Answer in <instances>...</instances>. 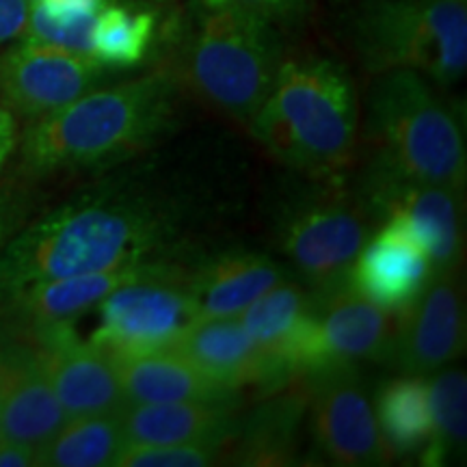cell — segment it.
<instances>
[{"mask_svg": "<svg viewBox=\"0 0 467 467\" xmlns=\"http://www.w3.org/2000/svg\"><path fill=\"white\" fill-rule=\"evenodd\" d=\"M31 0H0V46L22 37Z\"/></svg>", "mask_w": 467, "mask_h": 467, "instance_id": "4dcf8cb0", "label": "cell"}, {"mask_svg": "<svg viewBox=\"0 0 467 467\" xmlns=\"http://www.w3.org/2000/svg\"><path fill=\"white\" fill-rule=\"evenodd\" d=\"M35 342L0 344V437L37 452L66 424Z\"/></svg>", "mask_w": 467, "mask_h": 467, "instance_id": "9a60e30c", "label": "cell"}, {"mask_svg": "<svg viewBox=\"0 0 467 467\" xmlns=\"http://www.w3.org/2000/svg\"><path fill=\"white\" fill-rule=\"evenodd\" d=\"M368 200L383 221H392L420 243L435 273L463 265V191L413 182L372 167Z\"/></svg>", "mask_w": 467, "mask_h": 467, "instance_id": "8fae6325", "label": "cell"}, {"mask_svg": "<svg viewBox=\"0 0 467 467\" xmlns=\"http://www.w3.org/2000/svg\"><path fill=\"white\" fill-rule=\"evenodd\" d=\"M312 307L329 368L383 364L392 358L396 314L366 299L348 282L314 292Z\"/></svg>", "mask_w": 467, "mask_h": 467, "instance_id": "2e32d148", "label": "cell"}, {"mask_svg": "<svg viewBox=\"0 0 467 467\" xmlns=\"http://www.w3.org/2000/svg\"><path fill=\"white\" fill-rule=\"evenodd\" d=\"M431 277L429 255L392 221H385L381 232L364 243L348 271V284L359 295L394 314L416 301Z\"/></svg>", "mask_w": 467, "mask_h": 467, "instance_id": "e0dca14e", "label": "cell"}, {"mask_svg": "<svg viewBox=\"0 0 467 467\" xmlns=\"http://www.w3.org/2000/svg\"><path fill=\"white\" fill-rule=\"evenodd\" d=\"M104 78L91 55L22 42L0 57V102L25 119H42L78 100Z\"/></svg>", "mask_w": 467, "mask_h": 467, "instance_id": "7c38bea8", "label": "cell"}, {"mask_svg": "<svg viewBox=\"0 0 467 467\" xmlns=\"http://www.w3.org/2000/svg\"><path fill=\"white\" fill-rule=\"evenodd\" d=\"M307 409V389L282 392L266 405L255 409L238 448V463L275 467L295 463L299 431Z\"/></svg>", "mask_w": 467, "mask_h": 467, "instance_id": "603a6c76", "label": "cell"}, {"mask_svg": "<svg viewBox=\"0 0 467 467\" xmlns=\"http://www.w3.org/2000/svg\"><path fill=\"white\" fill-rule=\"evenodd\" d=\"M282 268L258 254H225L189 279L197 320L236 318L282 282Z\"/></svg>", "mask_w": 467, "mask_h": 467, "instance_id": "44dd1931", "label": "cell"}, {"mask_svg": "<svg viewBox=\"0 0 467 467\" xmlns=\"http://www.w3.org/2000/svg\"><path fill=\"white\" fill-rule=\"evenodd\" d=\"M31 340L39 348L46 375L67 418L113 413L126 407L115 359L78 337L74 325L33 331Z\"/></svg>", "mask_w": 467, "mask_h": 467, "instance_id": "5bb4252c", "label": "cell"}, {"mask_svg": "<svg viewBox=\"0 0 467 467\" xmlns=\"http://www.w3.org/2000/svg\"><path fill=\"white\" fill-rule=\"evenodd\" d=\"M306 0H202L208 9H241L265 17L268 22L285 20L299 14Z\"/></svg>", "mask_w": 467, "mask_h": 467, "instance_id": "f1b7e54d", "label": "cell"}, {"mask_svg": "<svg viewBox=\"0 0 467 467\" xmlns=\"http://www.w3.org/2000/svg\"><path fill=\"white\" fill-rule=\"evenodd\" d=\"M173 91V78L165 72L87 91L67 107L31 121L22 141L26 169L52 173L130 156L167 126Z\"/></svg>", "mask_w": 467, "mask_h": 467, "instance_id": "3957f363", "label": "cell"}, {"mask_svg": "<svg viewBox=\"0 0 467 467\" xmlns=\"http://www.w3.org/2000/svg\"><path fill=\"white\" fill-rule=\"evenodd\" d=\"M372 167L413 182L465 189L467 151L457 117L424 76L409 69L379 74L368 98Z\"/></svg>", "mask_w": 467, "mask_h": 467, "instance_id": "277c9868", "label": "cell"}, {"mask_svg": "<svg viewBox=\"0 0 467 467\" xmlns=\"http://www.w3.org/2000/svg\"><path fill=\"white\" fill-rule=\"evenodd\" d=\"M171 350L230 392L249 385L268 392L265 358L238 318H206L192 323Z\"/></svg>", "mask_w": 467, "mask_h": 467, "instance_id": "ac0fdd59", "label": "cell"}, {"mask_svg": "<svg viewBox=\"0 0 467 467\" xmlns=\"http://www.w3.org/2000/svg\"><path fill=\"white\" fill-rule=\"evenodd\" d=\"M279 63L271 22L241 9H208L186 44L182 78L210 107L251 126Z\"/></svg>", "mask_w": 467, "mask_h": 467, "instance_id": "5b68a950", "label": "cell"}, {"mask_svg": "<svg viewBox=\"0 0 467 467\" xmlns=\"http://www.w3.org/2000/svg\"><path fill=\"white\" fill-rule=\"evenodd\" d=\"M431 431L420 452L422 465L440 467L465 446L467 437V377L463 370H435L426 379Z\"/></svg>", "mask_w": 467, "mask_h": 467, "instance_id": "484cf974", "label": "cell"}, {"mask_svg": "<svg viewBox=\"0 0 467 467\" xmlns=\"http://www.w3.org/2000/svg\"><path fill=\"white\" fill-rule=\"evenodd\" d=\"M210 443H132L124 441L113 467H208L219 461Z\"/></svg>", "mask_w": 467, "mask_h": 467, "instance_id": "83f0119b", "label": "cell"}, {"mask_svg": "<svg viewBox=\"0 0 467 467\" xmlns=\"http://www.w3.org/2000/svg\"><path fill=\"white\" fill-rule=\"evenodd\" d=\"M353 42L368 72L409 69L454 85L467 69L465 0H364Z\"/></svg>", "mask_w": 467, "mask_h": 467, "instance_id": "8992f818", "label": "cell"}, {"mask_svg": "<svg viewBox=\"0 0 467 467\" xmlns=\"http://www.w3.org/2000/svg\"><path fill=\"white\" fill-rule=\"evenodd\" d=\"M57 20H96L110 0H33Z\"/></svg>", "mask_w": 467, "mask_h": 467, "instance_id": "f546056e", "label": "cell"}, {"mask_svg": "<svg viewBox=\"0 0 467 467\" xmlns=\"http://www.w3.org/2000/svg\"><path fill=\"white\" fill-rule=\"evenodd\" d=\"M156 16L128 5H107L91 33V57L104 67H132L148 57L156 35Z\"/></svg>", "mask_w": 467, "mask_h": 467, "instance_id": "4316f807", "label": "cell"}, {"mask_svg": "<svg viewBox=\"0 0 467 467\" xmlns=\"http://www.w3.org/2000/svg\"><path fill=\"white\" fill-rule=\"evenodd\" d=\"M121 411V409H119ZM119 411L67 418L58 433L37 452L46 467H107L124 446Z\"/></svg>", "mask_w": 467, "mask_h": 467, "instance_id": "d4e9b609", "label": "cell"}, {"mask_svg": "<svg viewBox=\"0 0 467 467\" xmlns=\"http://www.w3.org/2000/svg\"><path fill=\"white\" fill-rule=\"evenodd\" d=\"M236 318L265 358L268 394L329 368L312 296L296 284L279 282Z\"/></svg>", "mask_w": 467, "mask_h": 467, "instance_id": "30bf717a", "label": "cell"}, {"mask_svg": "<svg viewBox=\"0 0 467 467\" xmlns=\"http://www.w3.org/2000/svg\"><path fill=\"white\" fill-rule=\"evenodd\" d=\"M167 238V219L141 200L69 203L5 244L0 296L48 279L151 265Z\"/></svg>", "mask_w": 467, "mask_h": 467, "instance_id": "6da1fadb", "label": "cell"}, {"mask_svg": "<svg viewBox=\"0 0 467 467\" xmlns=\"http://www.w3.org/2000/svg\"><path fill=\"white\" fill-rule=\"evenodd\" d=\"M98 309L100 317L89 342L107 350L110 358L167 350L197 323L189 282H182L173 268L161 262L141 266Z\"/></svg>", "mask_w": 467, "mask_h": 467, "instance_id": "52a82bcc", "label": "cell"}, {"mask_svg": "<svg viewBox=\"0 0 467 467\" xmlns=\"http://www.w3.org/2000/svg\"><path fill=\"white\" fill-rule=\"evenodd\" d=\"M465 329L459 271L435 273L418 299L396 312L389 361L405 375H431L465 353Z\"/></svg>", "mask_w": 467, "mask_h": 467, "instance_id": "4fadbf2b", "label": "cell"}, {"mask_svg": "<svg viewBox=\"0 0 467 467\" xmlns=\"http://www.w3.org/2000/svg\"><path fill=\"white\" fill-rule=\"evenodd\" d=\"M16 210L11 208V202L5 195H0V254H3L5 243H7L9 232L14 230Z\"/></svg>", "mask_w": 467, "mask_h": 467, "instance_id": "836d02e7", "label": "cell"}, {"mask_svg": "<svg viewBox=\"0 0 467 467\" xmlns=\"http://www.w3.org/2000/svg\"><path fill=\"white\" fill-rule=\"evenodd\" d=\"M37 465L35 452L31 448L0 437V467H31Z\"/></svg>", "mask_w": 467, "mask_h": 467, "instance_id": "d6a6232c", "label": "cell"}, {"mask_svg": "<svg viewBox=\"0 0 467 467\" xmlns=\"http://www.w3.org/2000/svg\"><path fill=\"white\" fill-rule=\"evenodd\" d=\"M358 98L347 69L325 57L282 61L251 132L284 165L336 184L355 154Z\"/></svg>", "mask_w": 467, "mask_h": 467, "instance_id": "7a4b0ae2", "label": "cell"}, {"mask_svg": "<svg viewBox=\"0 0 467 467\" xmlns=\"http://www.w3.org/2000/svg\"><path fill=\"white\" fill-rule=\"evenodd\" d=\"M124 440L132 443H210L236 435L234 402H143L119 411Z\"/></svg>", "mask_w": 467, "mask_h": 467, "instance_id": "d6986e66", "label": "cell"}, {"mask_svg": "<svg viewBox=\"0 0 467 467\" xmlns=\"http://www.w3.org/2000/svg\"><path fill=\"white\" fill-rule=\"evenodd\" d=\"M126 405L143 402H234L236 392L221 388L175 350L113 358Z\"/></svg>", "mask_w": 467, "mask_h": 467, "instance_id": "ffe728a7", "label": "cell"}, {"mask_svg": "<svg viewBox=\"0 0 467 467\" xmlns=\"http://www.w3.org/2000/svg\"><path fill=\"white\" fill-rule=\"evenodd\" d=\"M375 418L392 457L422 452L431 431L426 379L405 375L383 383L377 394Z\"/></svg>", "mask_w": 467, "mask_h": 467, "instance_id": "cb8c5ba5", "label": "cell"}, {"mask_svg": "<svg viewBox=\"0 0 467 467\" xmlns=\"http://www.w3.org/2000/svg\"><path fill=\"white\" fill-rule=\"evenodd\" d=\"M368 241L361 208L342 191H320L290 210L282 249L317 290L348 282V271Z\"/></svg>", "mask_w": 467, "mask_h": 467, "instance_id": "ba28073f", "label": "cell"}, {"mask_svg": "<svg viewBox=\"0 0 467 467\" xmlns=\"http://www.w3.org/2000/svg\"><path fill=\"white\" fill-rule=\"evenodd\" d=\"M17 143V128H16V119L14 113L0 102V173H3L5 165L14 154Z\"/></svg>", "mask_w": 467, "mask_h": 467, "instance_id": "1f68e13d", "label": "cell"}, {"mask_svg": "<svg viewBox=\"0 0 467 467\" xmlns=\"http://www.w3.org/2000/svg\"><path fill=\"white\" fill-rule=\"evenodd\" d=\"M145 266V265H143ZM141 266L115 268V271L85 273L61 279H48L7 296L9 307L31 331L55 325H74L87 312L96 309L115 288L132 279Z\"/></svg>", "mask_w": 467, "mask_h": 467, "instance_id": "7402d4cb", "label": "cell"}, {"mask_svg": "<svg viewBox=\"0 0 467 467\" xmlns=\"http://www.w3.org/2000/svg\"><path fill=\"white\" fill-rule=\"evenodd\" d=\"M307 379L312 437L331 463L370 467L392 461L358 368L334 366Z\"/></svg>", "mask_w": 467, "mask_h": 467, "instance_id": "9c48e42d", "label": "cell"}]
</instances>
